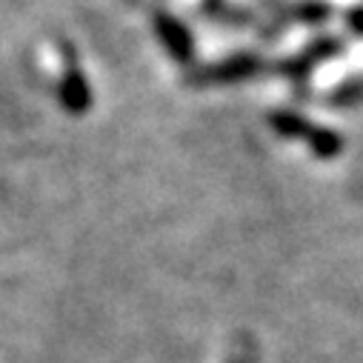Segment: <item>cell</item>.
<instances>
[{
    "label": "cell",
    "mask_w": 363,
    "mask_h": 363,
    "mask_svg": "<svg viewBox=\"0 0 363 363\" xmlns=\"http://www.w3.org/2000/svg\"><path fill=\"white\" fill-rule=\"evenodd\" d=\"M272 126H275L281 135H286V138H306V143H309L318 155H323V157L337 155V149H340V140H337L332 132L315 129V126H309L303 118H295V115H275V118H272Z\"/></svg>",
    "instance_id": "1"
},
{
    "label": "cell",
    "mask_w": 363,
    "mask_h": 363,
    "mask_svg": "<svg viewBox=\"0 0 363 363\" xmlns=\"http://www.w3.org/2000/svg\"><path fill=\"white\" fill-rule=\"evenodd\" d=\"M57 98H60V106L72 115H83L89 106H92V89H89V83L77 66H69L63 72L60 86H57Z\"/></svg>",
    "instance_id": "2"
},
{
    "label": "cell",
    "mask_w": 363,
    "mask_h": 363,
    "mask_svg": "<svg viewBox=\"0 0 363 363\" xmlns=\"http://www.w3.org/2000/svg\"><path fill=\"white\" fill-rule=\"evenodd\" d=\"M157 29H160V35H163V40H166V46L172 49V55L174 57H186L189 55V40H186V32L180 29L172 18H157Z\"/></svg>",
    "instance_id": "3"
},
{
    "label": "cell",
    "mask_w": 363,
    "mask_h": 363,
    "mask_svg": "<svg viewBox=\"0 0 363 363\" xmlns=\"http://www.w3.org/2000/svg\"><path fill=\"white\" fill-rule=\"evenodd\" d=\"M352 26H354L357 32H363V9H357V12L352 15Z\"/></svg>",
    "instance_id": "4"
}]
</instances>
